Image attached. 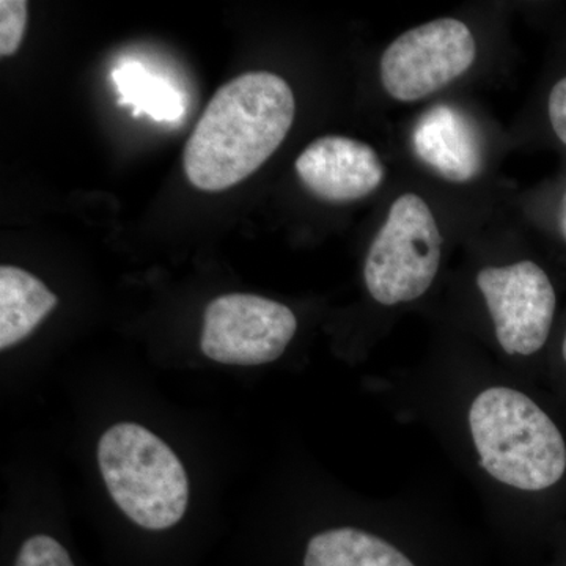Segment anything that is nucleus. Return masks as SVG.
<instances>
[{"instance_id":"f257e3e1","label":"nucleus","mask_w":566,"mask_h":566,"mask_svg":"<svg viewBox=\"0 0 566 566\" xmlns=\"http://www.w3.org/2000/svg\"><path fill=\"white\" fill-rule=\"evenodd\" d=\"M296 102L289 82L249 71L212 96L186 144L182 166L200 191L232 188L260 169L292 129Z\"/></svg>"},{"instance_id":"f03ea898","label":"nucleus","mask_w":566,"mask_h":566,"mask_svg":"<svg viewBox=\"0 0 566 566\" xmlns=\"http://www.w3.org/2000/svg\"><path fill=\"white\" fill-rule=\"evenodd\" d=\"M480 463L505 485L542 491L565 474L566 446L556 423L527 395L491 387L469 411Z\"/></svg>"},{"instance_id":"7ed1b4c3","label":"nucleus","mask_w":566,"mask_h":566,"mask_svg":"<svg viewBox=\"0 0 566 566\" xmlns=\"http://www.w3.org/2000/svg\"><path fill=\"white\" fill-rule=\"evenodd\" d=\"M96 457L107 491L133 523L155 532L180 523L188 474L159 436L139 423H117L99 439Z\"/></svg>"},{"instance_id":"20e7f679","label":"nucleus","mask_w":566,"mask_h":566,"mask_svg":"<svg viewBox=\"0 0 566 566\" xmlns=\"http://www.w3.org/2000/svg\"><path fill=\"white\" fill-rule=\"evenodd\" d=\"M442 237L433 212L416 193L395 200L365 260L368 292L382 305L423 296L438 274Z\"/></svg>"},{"instance_id":"39448f33","label":"nucleus","mask_w":566,"mask_h":566,"mask_svg":"<svg viewBox=\"0 0 566 566\" xmlns=\"http://www.w3.org/2000/svg\"><path fill=\"white\" fill-rule=\"evenodd\" d=\"M474 35L464 22L441 18L405 32L381 59L385 91L411 103L442 91L475 62Z\"/></svg>"},{"instance_id":"423d86ee","label":"nucleus","mask_w":566,"mask_h":566,"mask_svg":"<svg viewBox=\"0 0 566 566\" xmlns=\"http://www.w3.org/2000/svg\"><path fill=\"white\" fill-rule=\"evenodd\" d=\"M296 329V316L277 301L256 294H223L205 311L200 348L219 364H270L282 356Z\"/></svg>"},{"instance_id":"0eeeda50","label":"nucleus","mask_w":566,"mask_h":566,"mask_svg":"<svg viewBox=\"0 0 566 566\" xmlns=\"http://www.w3.org/2000/svg\"><path fill=\"white\" fill-rule=\"evenodd\" d=\"M499 344L509 354L531 356L546 344L556 312V292L534 262L485 268L476 275Z\"/></svg>"},{"instance_id":"6e6552de","label":"nucleus","mask_w":566,"mask_h":566,"mask_svg":"<svg viewBox=\"0 0 566 566\" xmlns=\"http://www.w3.org/2000/svg\"><path fill=\"white\" fill-rule=\"evenodd\" d=\"M297 177L315 197L329 203H349L370 196L385 180V164L364 142L324 136L296 159Z\"/></svg>"},{"instance_id":"1a4fd4ad","label":"nucleus","mask_w":566,"mask_h":566,"mask_svg":"<svg viewBox=\"0 0 566 566\" xmlns=\"http://www.w3.org/2000/svg\"><path fill=\"white\" fill-rule=\"evenodd\" d=\"M412 151L446 180L468 182L483 170V144L474 122L450 104L424 111L411 134Z\"/></svg>"},{"instance_id":"9d476101","label":"nucleus","mask_w":566,"mask_h":566,"mask_svg":"<svg viewBox=\"0 0 566 566\" xmlns=\"http://www.w3.org/2000/svg\"><path fill=\"white\" fill-rule=\"evenodd\" d=\"M39 277L17 266L0 268V349L20 344L57 307Z\"/></svg>"},{"instance_id":"9b49d317","label":"nucleus","mask_w":566,"mask_h":566,"mask_svg":"<svg viewBox=\"0 0 566 566\" xmlns=\"http://www.w3.org/2000/svg\"><path fill=\"white\" fill-rule=\"evenodd\" d=\"M304 566H415L401 551L359 528H331L315 535Z\"/></svg>"},{"instance_id":"f8f14e48","label":"nucleus","mask_w":566,"mask_h":566,"mask_svg":"<svg viewBox=\"0 0 566 566\" xmlns=\"http://www.w3.org/2000/svg\"><path fill=\"white\" fill-rule=\"evenodd\" d=\"M112 80L120 93L118 103L132 106L133 114L148 115L155 122H180L185 115V98L169 81L150 73L139 62H126L112 71Z\"/></svg>"},{"instance_id":"ddd939ff","label":"nucleus","mask_w":566,"mask_h":566,"mask_svg":"<svg viewBox=\"0 0 566 566\" xmlns=\"http://www.w3.org/2000/svg\"><path fill=\"white\" fill-rule=\"evenodd\" d=\"M29 9L24 0H2L0 2V55L10 57L20 50Z\"/></svg>"},{"instance_id":"4468645a","label":"nucleus","mask_w":566,"mask_h":566,"mask_svg":"<svg viewBox=\"0 0 566 566\" xmlns=\"http://www.w3.org/2000/svg\"><path fill=\"white\" fill-rule=\"evenodd\" d=\"M14 566H74L69 551L50 535H35L25 539Z\"/></svg>"},{"instance_id":"2eb2a0df","label":"nucleus","mask_w":566,"mask_h":566,"mask_svg":"<svg viewBox=\"0 0 566 566\" xmlns=\"http://www.w3.org/2000/svg\"><path fill=\"white\" fill-rule=\"evenodd\" d=\"M549 118L554 133L566 145V77L558 81L551 92Z\"/></svg>"},{"instance_id":"dca6fc26","label":"nucleus","mask_w":566,"mask_h":566,"mask_svg":"<svg viewBox=\"0 0 566 566\" xmlns=\"http://www.w3.org/2000/svg\"><path fill=\"white\" fill-rule=\"evenodd\" d=\"M560 227L562 233H564V237L566 238V196L564 199V207H562Z\"/></svg>"},{"instance_id":"f3484780","label":"nucleus","mask_w":566,"mask_h":566,"mask_svg":"<svg viewBox=\"0 0 566 566\" xmlns=\"http://www.w3.org/2000/svg\"><path fill=\"white\" fill-rule=\"evenodd\" d=\"M564 359L566 363V335H565V340H564Z\"/></svg>"}]
</instances>
